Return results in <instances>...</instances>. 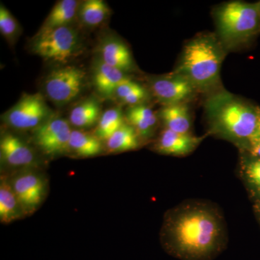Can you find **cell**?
<instances>
[{
  "label": "cell",
  "mask_w": 260,
  "mask_h": 260,
  "mask_svg": "<svg viewBox=\"0 0 260 260\" xmlns=\"http://www.w3.org/2000/svg\"><path fill=\"white\" fill-rule=\"evenodd\" d=\"M165 235L167 251L181 260H212L224 245L222 218L205 205L177 208L167 220Z\"/></svg>",
  "instance_id": "6da1fadb"
},
{
  "label": "cell",
  "mask_w": 260,
  "mask_h": 260,
  "mask_svg": "<svg viewBox=\"0 0 260 260\" xmlns=\"http://www.w3.org/2000/svg\"><path fill=\"white\" fill-rule=\"evenodd\" d=\"M205 107L212 129L222 136L249 141L257 132L259 108L226 92L214 94Z\"/></svg>",
  "instance_id": "7a4b0ae2"
},
{
  "label": "cell",
  "mask_w": 260,
  "mask_h": 260,
  "mask_svg": "<svg viewBox=\"0 0 260 260\" xmlns=\"http://www.w3.org/2000/svg\"><path fill=\"white\" fill-rule=\"evenodd\" d=\"M224 51L213 36H202L186 44L176 73L185 77L197 90L208 91L218 85Z\"/></svg>",
  "instance_id": "3957f363"
},
{
  "label": "cell",
  "mask_w": 260,
  "mask_h": 260,
  "mask_svg": "<svg viewBox=\"0 0 260 260\" xmlns=\"http://www.w3.org/2000/svg\"><path fill=\"white\" fill-rule=\"evenodd\" d=\"M217 27L222 39L229 44L245 42L259 27V5L231 2L216 13Z\"/></svg>",
  "instance_id": "277c9868"
},
{
  "label": "cell",
  "mask_w": 260,
  "mask_h": 260,
  "mask_svg": "<svg viewBox=\"0 0 260 260\" xmlns=\"http://www.w3.org/2000/svg\"><path fill=\"white\" fill-rule=\"evenodd\" d=\"M80 38L69 26L40 30L32 44V51L45 60L66 64L76 56Z\"/></svg>",
  "instance_id": "5b68a950"
},
{
  "label": "cell",
  "mask_w": 260,
  "mask_h": 260,
  "mask_svg": "<svg viewBox=\"0 0 260 260\" xmlns=\"http://www.w3.org/2000/svg\"><path fill=\"white\" fill-rule=\"evenodd\" d=\"M86 73L75 66L62 67L51 72L44 81L47 97L58 105L68 104L83 91Z\"/></svg>",
  "instance_id": "8992f818"
},
{
  "label": "cell",
  "mask_w": 260,
  "mask_h": 260,
  "mask_svg": "<svg viewBox=\"0 0 260 260\" xmlns=\"http://www.w3.org/2000/svg\"><path fill=\"white\" fill-rule=\"evenodd\" d=\"M49 109L42 94H25L5 114L8 125L18 129H37L49 119Z\"/></svg>",
  "instance_id": "52a82bcc"
},
{
  "label": "cell",
  "mask_w": 260,
  "mask_h": 260,
  "mask_svg": "<svg viewBox=\"0 0 260 260\" xmlns=\"http://www.w3.org/2000/svg\"><path fill=\"white\" fill-rule=\"evenodd\" d=\"M72 131L69 122L62 118H49L36 129L34 140L44 153L59 155L69 150Z\"/></svg>",
  "instance_id": "ba28073f"
},
{
  "label": "cell",
  "mask_w": 260,
  "mask_h": 260,
  "mask_svg": "<svg viewBox=\"0 0 260 260\" xmlns=\"http://www.w3.org/2000/svg\"><path fill=\"white\" fill-rule=\"evenodd\" d=\"M150 85L154 96L164 106L184 104L197 91L189 80L177 73L154 78Z\"/></svg>",
  "instance_id": "9c48e42d"
},
{
  "label": "cell",
  "mask_w": 260,
  "mask_h": 260,
  "mask_svg": "<svg viewBox=\"0 0 260 260\" xmlns=\"http://www.w3.org/2000/svg\"><path fill=\"white\" fill-rule=\"evenodd\" d=\"M23 213H31L42 203L45 192V183L34 173L20 174L11 184Z\"/></svg>",
  "instance_id": "30bf717a"
},
{
  "label": "cell",
  "mask_w": 260,
  "mask_h": 260,
  "mask_svg": "<svg viewBox=\"0 0 260 260\" xmlns=\"http://www.w3.org/2000/svg\"><path fill=\"white\" fill-rule=\"evenodd\" d=\"M201 140L189 134H181L165 129L160 133L155 149L166 155H184L193 151Z\"/></svg>",
  "instance_id": "8fae6325"
},
{
  "label": "cell",
  "mask_w": 260,
  "mask_h": 260,
  "mask_svg": "<svg viewBox=\"0 0 260 260\" xmlns=\"http://www.w3.org/2000/svg\"><path fill=\"white\" fill-rule=\"evenodd\" d=\"M2 159L12 167H27L35 160L30 147L14 135L6 134L0 141Z\"/></svg>",
  "instance_id": "7c38bea8"
},
{
  "label": "cell",
  "mask_w": 260,
  "mask_h": 260,
  "mask_svg": "<svg viewBox=\"0 0 260 260\" xmlns=\"http://www.w3.org/2000/svg\"><path fill=\"white\" fill-rule=\"evenodd\" d=\"M124 72L109 66L100 59L93 68V84L98 91L106 97L114 95L116 89L128 79Z\"/></svg>",
  "instance_id": "4fadbf2b"
},
{
  "label": "cell",
  "mask_w": 260,
  "mask_h": 260,
  "mask_svg": "<svg viewBox=\"0 0 260 260\" xmlns=\"http://www.w3.org/2000/svg\"><path fill=\"white\" fill-rule=\"evenodd\" d=\"M102 60L125 73L133 67L131 53L125 44L115 39L107 41L100 49Z\"/></svg>",
  "instance_id": "5bb4252c"
},
{
  "label": "cell",
  "mask_w": 260,
  "mask_h": 260,
  "mask_svg": "<svg viewBox=\"0 0 260 260\" xmlns=\"http://www.w3.org/2000/svg\"><path fill=\"white\" fill-rule=\"evenodd\" d=\"M160 116L166 129L181 134H189L191 118L189 108L185 104L164 106L160 111Z\"/></svg>",
  "instance_id": "9a60e30c"
},
{
  "label": "cell",
  "mask_w": 260,
  "mask_h": 260,
  "mask_svg": "<svg viewBox=\"0 0 260 260\" xmlns=\"http://www.w3.org/2000/svg\"><path fill=\"white\" fill-rule=\"evenodd\" d=\"M100 117V104L95 99H88L72 109L69 119L72 125L78 128H86L99 122Z\"/></svg>",
  "instance_id": "2e32d148"
},
{
  "label": "cell",
  "mask_w": 260,
  "mask_h": 260,
  "mask_svg": "<svg viewBox=\"0 0 260 260\" xmlns=\"http://www.w3.org/2000/svg\"><path fill=\"white\" fill-rule=\"evenodd\" d=\"M78 5V2L75 0L58 2L48 15L41 30L68 26L76 15Z\"/></svg>",
  "instance_id": "e0dca14e"
},
{
  "label": "cell",
  "mask_w": 260,
  "mask_h": 260,
  "mask_svg": "<svg viewBox=\"0 0 260 260\" xmlns=\"http://www.w3.org/2000/svg\"><path fill=\"white\" fill-rule=\"evenodd\" d=\"M69 150L78 156L92 157L102 153L103 145L102 140L95 135L73 130L70 137Z\"/></svg>",
  "instance_id": "ac0fdd59"
},
{
  "label": "cell",
  "mask_w": 260,
  "mask_h": 260,
  "mask_svg": "<svg viewBox=\"0 0 260 260\" xmlns=\"http://www.w3.org/2000/svg\"><path fill=\"white\" fill-rule=\"evenodd\" d=\"M126 119L137 133L145 138L149 137L157 123V116L153 111L143 104L130 107Z\"/></svg>",
  "instance_id": "d6986e66"
},
{
  "label": "cell",
  "mask_w": 260,
  "mask_h": 260,
  "mask_svg": "<svg viewBox=\"0 0 260 260\" xmlns=\"http://www.w3.org/2000/svg\"><path fill=\"white\" fill-rule=\"evenodd\" d=\"M23 210L20 207L11 184L1 181L0 186V220L2 223H10L20 218Z\"/></svg>",
  "instance_id": "ffe728a7"
},
{
  "label": "cell",
  "mask_w": 260,
  "mask_h": 260,
  "mask_svg": "<svg viewBox=\"0 0 260 260\" xmlns=\"http://www.w3.org/2000/svg\"><path fill=\"white\" fill-rule=\"evenodd\" d=\"M107 141L108 150L112 153L135 150L139 146L138 133L133 126L125 123Z\"/></svg>",
  "instance_id": "44dd1931"
},
{
  "label": "cell",
  "mask_w": 260,
  "mask_h": 260,
  "mask_svg": "<svg viewBox=\"0 0 260 260\" xmlns=\"http://www.w3.org/2000/svg\"><path fill=\"white\" fill-rule=\"evenodd\" d=\"M109 7L102 0H87L79 8L80 20L89 27L101 25L109 16Z\"/></svg>",
  "instance_id": "7402d4cb"
},
{
  "label": "cell",
  "mask_w": 260,
  "mask_h": 260,
  "mask_svg": "<svg viewBox=\"0 0 260 260\" xmlns=\"http://www.w3.org/2000/svg\"><path fill=\"white\" fill-rule=\"evenodd\" d=\"M124 124L120 109H109L101 116L95 135L100 140H107Z\"/></svg>",
  "instance_id": "603a6c76"
},
{
  "label": "cell",
  "mask_w": 260,
  "mask_h": 260,
  "mask_svg": "<svg viewBox=\"0 0 260 260\" xmlns=\"http://www.w3.org/2000/svg\"><path fill=\"white\" fill-rule=\"evenodd\" d=\"M0 32L8 42H14L19 32L18 21L3 5L0 7Z\"/></svg>",
  "instance_id": "cb8c5ba5"
},
{
  "label": "cell",
  "mask_w": 260,
  "mask_h": 260,
  "mask_svg": "<svg viewBox=\"0 0 260 260\" xmlns=\"http://www.w3.org/2000/svg\"><path fill=\"white\" fill-rule=\"evenodd\" d=\"M244 174L249 184L260 194V159L255 158L246 162Z\"/></svg>",
  "instance_id": "d4e9b609"
},
{
  "label": "cell",
  "mask_w": 260,
  "mask_h": 260,
  "mask_svg": "<svg viewBox=\"0 0 260 260\" xmlns=\"http://www.w3.org/2000/svg\"><path fill=\"white\" fill-rule=\"evenodd\" d=\"M251 153L256 158L260 159V136L257 133L248 141Z\"/></svg>",
  "instance_id": "484cf974"
},
{
  "label": "cell",
  "mask_w": 260,
  "mask_h": 260,
  "mask_svg": "<svg viewBox=\"0 0 260 260\" xmlns=\"http://www.w3.org/2000/svg\"><path fill=\"white\" fill-rule=\"evenodd\" d=\"M258 135L260 136V111H259V122H258V128L257 132H256Z\"/></svg>",
  "instance_id": "4316f807"
},
{
  "label": "cell",
  "mask_w": 260,
  "mask_h": 260,
  "mask_svg": "<svg viewBox=\"0 0 260 260\" xmlns=\"http://www.w3.org/2000/svg\"><path fill=\"white\" fill-rule=\"evenodd\" d=\"M259 12H260V3H259Z\"/></svg>",
  "instance_id": "83f0119b"
}]
</instances>
